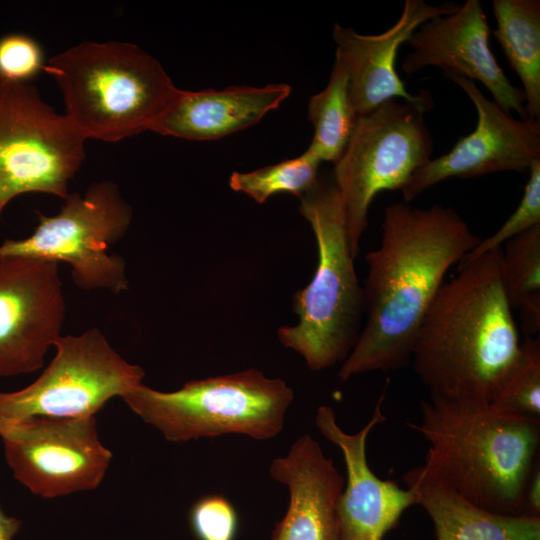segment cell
Here are the masks:
<instances>
[{"instance_id":"cell-1","label":"cell","mask_w":540,"mask_h":540,"mask_svg":"<svg viewBox=\"0 0 540 540\" xmlns=\"http://www.w3.org/2000/svg\"><path fill=\"white\" fill-rule=\"evenodd\" d=\"M480 240L450 207L388 205L381 244L365 255L366 322L338 377L346 381L357 374L407 366L421 322L446 273Z\"/></svg>"},{"instance_id":"cell-2","label":"cell","mask_w":540,"mask_h":540,"mask_svg":"<svg viewBox=\"0 0 540 540\" xmlns=\"http://www.w3.org/2000/svg\"><path fill=\"white\" fill-rule=\"evenodd\" d=\"M501 247L459 265L419 327L411 361L430 394L490 403L521 341L501 275Z\"/></svg>"},{"instance_id":"cell-3","label":"cell","mask_w":540,"mask_h":540,"mask_svg":"<svg viewBox=\"0 0 540 540\" xmlns=\"http://www.w3.org/2000/svg\"><path fill=\"white\" fill-rule=\"evenodd\" d=\"M420 409L419 424L407 425L429 443L426 469L478 507L523 515L526 484L539 459L540 419L436 394Z\"/></svg>"},{"instance_id":"cell-4","label":"cell","mask_w":540,"mask_h":540,"mask_svg":"<svg viewBox=\"0 0 540 540\" xmlns=\"http://www.w3.org/2000/svg\"><path fill=\"white\" fill-rule=\"evenodd\" d=\"M65 116L86 139L118 142L152 131L178 88L133 43L83 41L46 61Z\"/></svg>"},{"instance_id":"cell-5","label":"cell","mask_w":540,"mask_h":540,"mask_svg":"<svg viewBox=\"0 0 540 540\" xmlns=\"http://www.w3.org/2000/svg\"><path fill=\"white\" fill-rule=\"evenodd\" d=\"M300 199L299 212L315 236L318 262L309 284L293 295L295 326L278 329L279 341L314 371L344 361L362 330L363 288L354 267L344 204L332 176Z\"/></svg>"},{"instance_id":"cell-6","label":"cell","mask_w":540,"mask_h":540,"mask_svg":"<svg viewBox=\"0 0 540 540\" xmlns=\"http://www.w3.org/2000/svg\"><path fill=\"white\" fill-rule=\"evenodd\" d=\"M121 399L173 443L225 434L268 440L281 432L294 392L285 381L251 368L188 381L171 392L142 383Z\"/></svg>"},{"instance_id":"cell-7","label":"cell","mask_w":540,"mask_h":540,"mask_svg":"<svg viewBox=\"0 0 540 540\" xmlns=\"http://www.w3.org/2000/svg\"><path fill=\"white\" fill-rule=\"evenodd\" d=\"M37 215L34 232L18 240L5 239L0 256L65 262L82 290L118 294L128 289L125 261L109 249L127 232L133 212L115 183L105 180L92 184L84 194L69 193L57 214Z\"/></svg>"},{"instance_id":"cell-8","label":"cell","mask_w":540,"mask_h":540,"mask_svg":"<svg viewBox=\"0 0 540 540\" xmlns=\"http://www.w3.org/2000/svg\"><path fill=\"white\" fill-rule=\"evenodd\" d=\"M423 114L393 99L358 116L344 152L334 163L332 178L344 204L354 258L375 196L402 190L431 159L433 139Z\"/></svg>"},{"instance_id":"cell-9","label":"cell","mask_w":540,"mask_h":540,"mask_svg":"<svg viewBox=\"0 0 540 540\" xmlns=\"http://www.w3.org/2000/svg\"><path fill=\"white\" fill-rule=\"evenodd\" d=\"M85 142L37 88L0 78V219L22 194L65 199L85 159Z\"/></svg>"},{"instance_id":"cell-10","label":"cell","mask_w":540,"mask_h":540,"mask_svg":"<svg viewBox=\"0 0 540 540\" xmlns=\"http://www.w3.org/2000/svg\"><path fill=\"white\" fill-rule=\"evenodd\" d=\"M54 347V358L33 383L0 392V429L32 417L95 416L143 383L144 370L118 354L97 328L62 336Z\"/></svg>"},{"instance_id":"cell-11","label":"cell","mask_w":540,"mask_h":540,"mask_svg":"<svg viewBox=\"0 0 540 540\" xmlns=\"http://www.w3.org/2000/svg\"><path fill=\"white\" fill-rule=\"evenodd\" d=\"M0 438L14 478L42 498L94 490L113 457L95 416L27 418L2 427Z\"/></svg>"},{"instance_id":"cell-12","label":"cell","mask_w":540,"mask_h":540,"mask_svg":"<svg viewBox=\"0 0 540 540\" xmlns=\"http://www.w3.org/2000/svg\"><path fill=\"white\" fill-rule=\"evenodd\" d=\"M59 263L0 256V377L41 369L62 337L65 318Z\"/></svg>"},{"instance_id":"cell-13","label":"cell","mask_w":540,"mask_h":540,"mask_svg":"<svg viewBox=\"0 0 540 540\" xmlns=\"http://www.w3.org/2000/svg\"><path fill=\"white\" fill-rule=\"evenodd\" d=\"M445 76L470 98L477 111V124L452 149L430 159L401 190L406 202L429 187L451 177L471 178L502 171H529L540 159V122L516 119L480 91L477 84L452 73Z\"/></svg>"},{"instance_id":"cell-14","label":"cell","mask_w":540,"mask_h":540,"mask_svg":"<svg viewBox=\"0 0 540 540\" xmlns=\"http://www.w3.org/2000/svg\"><path fill=\"white\" fill-rule=\"evenodd\" d=\"M490 28L478 0H467L455 12L434 17L418 27L406 42L412 49L402 61V71L414 74L435 66L478 81L504 111L528 119L523 91L508 80L492 53Z\"/></svg>"},{"instance_id":"cell-15","label":"cell","mask_w":540,"mask_h":540,"mask_svg":"<svg viewBox=\"0 0 540 540\" xmlns=\"http://www.w3.org/2000/svg\"><path fill=\"white\" fill-rule=\"evenodd\" d=\"M387 385L370 420L354 434L337 423L330 406H320L315 417L319 432L339 447L346 466V484L339 496L336 515L339 540H383L403 512L416 504L411 490L400 488L393 480L379 478L370 468L366 444L371 430L386 420L381 410Z\"/></svg>"},{"instance_id":"cell-16","label":"cell","mask_w":540,"mask_h":540,"mask_svg":"<svg viewBox=\"0 0 540 540\" xmlns=\"http://www.w3.org/2000/svg\"><path fill=\"white\" fill-rule=\"evenodd\" d=\"M459 5L446 2L428 4L406 0L397 22L385 32L363 35L338 23L333 27L336 53L349 77V96L354 112L363 115L393 99H401L425 113L433 106L427 91L410 93L396 71V56L420 25L441 15L455 12Z\"/></svg>"},{"instance_id":"cell-17","label":"cell","mask_w":540,"mask_h":540,"mask_svg":"<svg viewBox=\"0 0 540 540\" xmlns=\"http://www.w3.org/2000/svg\"><path fill=\"white\" fill-rule=\"evenodd\" d=\"M269 474L289 490L271 540H339L336 507L344 480L313 437H299L286 456L272 461Z\"/></svg>"},{"instance_id":"cell-18","label":"cell","mask_w":540,"mask_h":540,"mask_svg":"<svg viewBox=\"0 0 540 540\" xmlns=\"http://www.w3.org/2000/svg\"><path fill=\"white\" fill-rule=\"evenodd\" d=\"M290 93L291 86L285 83L221 90L178 89L152 131L191 141L218 140L255 125Z\"/></svg>"},{"instance_id":"cell-19","label":"cell","mask_w":540,"mask_h":540,"mask_svg":"<svg viewBox=\"0 0 540 540\" xmlns=\"http://www.w3.org/2000/svg\"><path fill=\"white\" fill-rule=\"evenodd\" d=\"M404 482L431 518L437 540H540V517L504 515L478 507L434 477L424 465Z\"/></svg>"},{"instance_id":"cell-20","label":"cell","mask_w":540,"mask_h":540,"mask_svg":"<svg viewBox=\"0 0 540 540\" xmlns=\"http://www.w3.org/2000/svg\"><path fill=\"white\" fill-rule=\"evenodd\" d=\"M498 40L508 63L523 85L525 109L540 118V1L493 0Z\"/></svg>"},{"instance_id":"cell-21","label":"cell","mask_w":540,"mask_h":540,"mask_svg":"<svg viewBox=\"0 0 540 540\" xmlns=\"http://www.w3.org/2000/svg\"><path fill=\"white\" fill-rule=\"evenodd\" d=\"M357 117L350 101L348 72L335 55L326 87L309 99L308 119L314 135L305 151L321 163L334 164L349 142Z\"/></svg>"},{"instance_id":"cell-22","label":"cell","mask_w":540,"mask_h":540,"mask_svg":"<svg viewBox=\"0 0 540 540\" xmlns=\"http://www.w3.org/2000/svg\"><path fill=\"white\" fill-rule=\"evenodd\" d=\"M501 275L512 310L519 312L525 337L540 331V224L501 247Z\"/></svg>"},{"instance_id":"cell-23","label":"cell","mask_w":540,"mask_h":540,"mask_svg":"<svg viewBox=\"0 0 540 540\" xmlns=\"http://www.w3.org/2000/svg\"><path fill=\"white\" fill-rule=\"evenodd\" d=\"M319 162L304 151L301 155L250 172H233L229 186L259 204L277 193L287 192L301 198L319 179Z\"/></svg>"},{"instance_id":"cell-24","label":"cell","mask_w":540,"mask_h":540,"mask_svg":"<svg viewBox=\"0 0 540 540\" xmlns=\"http://www.w3.org/2000/svg\"><path fill=\"white\" fill-rule=\"evenodd\" d=\"M508 414L540 419V339L525 337L517 362L489 403Z\"/></svg>"},{"instance_id":"cell-25","label":"cell","mask_w":540,"mask_h":540,"mask_svg":"<svg viewBox=\"0 0 540 540\" xmlns=\"http://www.w3.org/2000/svg\"><path fill=\"white\" fill-rule=\"evenodd\" d=\"M529 178L521 201L501 227L480 242L464 256L459 265L470 262L480 255L502 247L508 240L540 224V159L534 161L528 171Z\"/></svg>"},{"instance_id":"cell-26","label":"cell","mask_w":540,"mask_h":540,"mask_svg":"<svg viewBox=\"0 0 540 540\" xmlns=\"http://www.w3.org/2000/svg\"><path fill=\"white\" fill-rule=\"evenodd\" d=\"M41 45L31 36L11 33L0 37V78L28 83L44 70Z\"/></svg>"},{"instance_id":"cell-27","label":"cell","mask_w":540,"mask_h":540,"mask_svg":"<svg viewBox=\"0 0 540 540\" xmlns=\"http://www.w3.org/2000/svg\"><path fill=\"white\" fill-rule=\"evenodd\" d=\"M189 523L198 540H234L238 516L227 498L211 494L201 497L192 505Z\"/></svg>"},{"instance_id":"cell-28","label":"cell","mask_w":540,"mask_h":540,"mask_svg":"<svg viewBox=\"0 0 540 540\" xmlns=\"http://www.w3.org/2000/svg\"><path fill=\"white\" fill-rule=\"evenodd\" d=\"M523 515L540 517V462L536 461L524 492Z\"/></svg>"},{"instance_id":"cell-29","label":"cell","mask_w":540,"mask_h":540,"mask_svg":"<svg viewBox=\"0 0 540 540\" xmlns=\"http://www.w3.org/2000/svg\"><path fill=\"white\" fill-rule=\"evenodd\" d=\"M21 526V520L6 515L0 508V540H13Z\"/></svg>"}]
</instances>
